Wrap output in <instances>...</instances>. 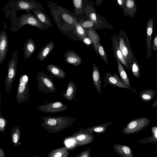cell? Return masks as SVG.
<instances>
[{"label": "cell", "instance_id": "7402d4cb", "mask_svg": "<svg viewBox=\"0 0 157 157\" xmlns=\"http://www.w3.org/2000/svg\"><path fill=\"white\" fill-rule=\"evenodd\" d=\"M92 80L94 88L99 94H101L100 72L98 67L94 63H93L92 69Z\"/></svg>", "mask_w": 157, "mask_h": 157}, {"label": "cell", "instance_id": "7c38bea8", "mask_svg": "<svg viewBox=\"0 0 157 157\" xmlns=\"http://www.w3.org/2000/svg\"><path fill=\"white\" fill-rule=\"evenodd\" d=\"M104 83L105 85H109L120 88H126L132 90L136 93V89L129 87L124 84L115 73L112 75L108 72L105 73Z\"/></svg>", "mask_w": 157, "mask_h": 157}, {"label": "cell", "instance_id": "52a82bcc", "mask_svg": "<svg viewBox=\"0 0 157 157\" xmlns=\"http://www.w3.org/2000/svg\"><path fill=\"white\" fill-rule=\"evenodd\" d=\"M29 80L28 75L25 74L22 75L19 80L16 97V101L19 104L27 101L29 98Z\"/></svg>", "mask_w": 157, "mask_h": 157}, {"label": "cell", "instance_id": "f35d334b", "mask_svg": "<svg viewBox=\"0 0 157 157\" xmlns=\"http://www.w3.org/2000/svg\"><path fill=\"white\" fill-rule=\"evenodd\" d=\"M152 50L157 51V33L155 34L152 42Z\"/></svg>", "mask_w": 157, "mask_h": 157}, {"label": "cell", "instance_id": "277c9868", "mask_svg": "<svg viewBox=\"0 0 157 157\" xmlns=\"http://www.w3.org/2000/svg\"><path fill=\"white\" fill-rule=\"evenodd\" d=\"M44 10V7L40 3L34 0H10L2 12L7 11L13 13L19 10H25L27 13H29L31 11Z\"/></svg>", "mask_w": 157, "mask_h": 157}, {"label": "cell", "instance_id": "836d02e7", "mask_svg": "<svg viewBox=\"0 0 157 157\" xmlns=\"http://www.w3.org/2000/svg\"><path fill=\"white\" fill-rule=\"evenodd\" d=\"M75 8V13L77 14L82 13L83 11V0H72Z\"/></svg>", "mask_w": 157, "mask_h": 157}, {"label": "cell", "instance_id": "ac0fdd59", "mask_svg": "<svg viewBox=\"0 0 157 157\" xmlns=\"http://www.w3.org/2000/svg\"><path fill=\"white\" fill-rule=\"evenodd\" d=\"M93 5L87 4L83 10L87 15L88 19L93 21L96 25L97 29L99 28L102 24V21L100 19L98 20L97 14L93 8Z\"/></svg>", "mask_w": 157, "mask_h": 157}, {"label": "cell", "instance_id": "1f68e13d", "mask_svg": "<svg viewBox=\"0 0 157 157\" xmlns=\"http://www.w3.org/2000/svg\"><path fill=\"white\" fill-rule=\"evenodd\" d=\"M66 147H63L59 148L53 149L50 151L48 154V157H63L64 154L68 150Z\"/></svg>", "mask_w": 157, "mask_h": 157}, {"label": "cell", "instance_id": "ba28073f", "mask_svg": "<svg viewBox=\"0 0 157 157\" xmlns=\"http://www.w3.org/2000/svg\"><path fill=\"white\" fill-rule=\"evenodd\" d=\"M36 78L39 91L46 93H53L56 91L54 83L51 76L39 71L37 73Z\"/></svg>", "mask_w": 157, "mask_h": 157}, {"label": "cell", "instance_id": "4fadbf2b", "mask_svg": "<svg viewBox=\"0 0 157 157\" xmlns=\"http://www.w3.org/2000/svg\"><path fill=\"white\" fill-rule=\"evenodd\" d=\"M118 39V36L115 34H114L111 38L114 57L116 60L118 59L126 69L130 70L128 64L124 59L120 50Z\"/></svg>", "mask_w": 157, "mask_h": 157}, {"label": "cell", "instance_id": "6da1fadb", "mask_svg": "<svg viewBox=\"0 0 157 157\" xmlns=\"http://www.w3.org/2000/svg\"><path fill=\"white\" fill-rule=\"evenodd\" d=\"M51 15L58 28L63 33L74 28L73 16L67 10L49 0H46Z\"/></svg>", "mask_w": 157, "mask_h": 157}, {"label": "cell", "instance_id": "3957f363", "mask_svg": "<svg viewBox=\"0 0 157 157\" xmlns=\"http://www.w3.org/2000/svg\"><path fill=\"white\" fill-rule=\"evenodd\" d=\"M41 124L48 132L51 133L59 132L65 128L71 126L76 118L65 116L43 117Z\"/></svg>", "mask_w": 157, "mask_h": 157}, {"label": "cell", "instance_id": "30bf717a", "mask_svg": "<svg viewBox=\"0 0 157 157\" xmlns=\"http://www.w3.org/2000/svg\"><path fill=\"white\" fill-rule=\"evenodd\" d=\"M150 121V120L145 117L133 120L124 128L122 133L125 134L136 133L147 126Z\"/></svg>", "mask_w": 157, "mask_h": 157}, {"label": "cell", "instance_id": "2e32d148", "mask_svg": "<svg viewBox=\"0 0 157 157\" xmlns=\"http://www.w3.org/2000/svg\"><path fill=\"white\" fill-rule=\"evenodd\" d=\"M64 56L65 62L68 64L78 67L82 63L81 57L73 51H67L65 52Z\"/></svg>", "mask_w": 157, "mask_h": 157}, {"label": "cell", "instance_id": "cb8c5ba5", "mask_svg": "<svg viewBox=\"0 0 157 157\" xmlns=\"http://www.w3.org/2000/svg\"><path fill=\"white\" fill-rule=\"evenodd\" d=\"M67 88L66 92H63V95L68 101L72 100L75 98L77 87L73 82L70 81L69 82Z\"/></svg>", "mask_w": 157, "mask_h": 157}, {"label": "cell", "instance_id": "4dcf8cb0", "mask_svg": "<svg viewBox=\"0 0 157 157\" xmlns=\"http://www.w3.org/2000/svg\"><path fill=\"white\" fill-rule=\"evenodd\" d=\"M86 36L91 40L93 45L98 43L100 41L99 36L93 27L86 28Z\"/></svg>", "mask_w": 157, "mask_h": 157}, {"label": "cell", "instance_id": "8fae6325", "mask_svg": "<svg viewBox=\"0 0 157 157\" xmlns=\"http://www.w3.org/2000/svg\"><path fill=\"white\" fill-rule=\"evenodd\" d=\"M68 107L60 102H52L45 105H38L37 109L41 112L49 113H55L66 110Z\"/></svg>", "mask_w": 157, "mask_h": 157}, {"label": "cell", "instance_id": "9a60e30c", "mask_svg": "<svg viewBox=\"0 0 157 157\" xmlns=\"http://www.w3.org/2000/svg\"><path fill=\"white\" fill-rule=\"evenodd\" d=\"M8 48V39L4 27L0 33V65L6 59Z\"/></svg>", "mask_w": 157, "mask_h": 157}, {"label": "cell", "instance_id": "f1b7e54d", "mask_svg": "<svg viewBox=\"0 0 157 157\" xmlns=\"http://www.w3.org/2000/svg\"><path fill=\"white\" fill-rule=\"evenodd\" d=\"M95 51L105 63L107 65H108V55L106 52L102 45L99 42L98 44L94 45Z\"/></svg>", "mask_w": 157, "mask_h": 157}, {"label": "cell", "instance_id": "7a4b0ae2", "mask_svg": "<svg viewBox=\"0 0 157 157\" xmlns=\"http://www.w3.org/2000/svg\"><path fill=\"white\" fill-rule=\"evenodd\" d=\"M5 12L6 17H10L11 20L10 28L11 32H17L26 25L36 27L42 30L49 29V27L40 21L35 15L30 13L23 14L17 18L16 12L11 13L7 11Z\"/></svg>", "mask_w": 157, "mask_h": 157}, {"label": "cell", "instance_id": "83f0119b", "mask_svg": "<svg viewBox=\"0 0 157 157\" xmlns=\"http://www.w3.org/2000/svg\"><path fill=\"white\" fill-rule=\"evenodd\" d=\"M21 134V130L18 126L14 127L12 129L10 138L12 143L14 146H18Z\"/></svg>", "mask_w": 157, "mask_h": 157}, {"label": "cell", "instance_id": "e575fe53", "mask_svg": "<svg viewBox=\"0 0 157 157\" xmlns=\"http://www.w3.org/2000/svg\"><path fill=\"white\" fill-rule=\"evenodd\" d=\"M133 75L136 78L140 76V70L139 63L135 56L133 61L132 69Z\"/></svg>", "mask_w": 157, "mask_h": 157}, {"label": "cell", "instance_id": "e0dca14e", "mask_svg": "<svg viewBox=\"0 0 157 157\" xmlns=\"http://www.w3.org/2000/svg\"><path fill=\"white\" fill-rule=\"evenodd\" d=\"M123 12L126 16L134 17L137 11V6L134 0H125Z\"/></svg>", "mask_w": 157, "mask_h": 157}, {"label": "cell", "instance_id": "484cf974", "mask_svg": "<svg viewBox=\"0 0 157 157\" xmlns=\"http://www.w3.org/2000/svg\"><path fill=\"white\" fill-rule=\"evenodd\" d=\"M38 19L42 23L47 25L51 28L52 27L49 17L42 10H33V11Z\"/></svg>", "mask_w": 157, "mask_h": 157}, {"label": "cell", "instance_id": "d4e9b609", "mask_svg": "<svg viewBox=\"0 0 157 157\" xmlns=\"http://www.w3.org/2000/svg\"><path fill=\"white\" fill-rule=\"evenodd\" d=\"M74 22V32L77 36L81 40L87 36L86 28L83 27L81 25L77 22L75 18L73 16Z\"/></svg>", "mask_w": 157, "mask_h": 157}, {"label": "cell", "instance_id": "603a6c76", "mask_svg": "<svg viewBox=\"0 0 157 157\" xmlns=\"http://www.w3.org/2000/svg\"><path fill=\"white\" fill-rule=\"evenodd\" d=\"M46 67L52 78L55 77L60 79L65 78L66 76L65 72L57 66L49 64L47 65Z\"/></svg>", "mask_w": 157, "mask_h": 157}, {"label": "cell", "instance_id": "f546056e", "mask_svg": "<svg viewBox=\"0 0 157 157\" xmlns=\"http://www.w3.org/2000/svg\"><path fill=\"white\" fill-rule=\"evenodd\" d=\"M116 60L117 63L118 71L121 80L124 84L131 88L129 78L122 64L118 59Z\"/></svg>", "mask_w": 157, "mask_h": 157}, {"label": "cell", "instance_id": "4316f807", "mask_svg": "<svg viewBox=\"0 0 157 157\" xmlns=\"http://www.w3.org/2000/svg\"><path fill=\"white\" fill-rule=\"evenodd\" d=\"M113 123L112 122H107L85 129L81 128L83 130L87 131L93 132H95L98 135L104 132L106 130L107 127Z\"/></svg>", "mask_w": 157, "mask_h": 157}, {"label": "cell", "instance_id": "ee69618b", "mask_svg": "<svg viewBox=\"0 0 157 157\" xmlns=\"http://www.w3.org/2000/svg\"><path fill=\"white\" fill-rule=\"evenodd\" d=\"M70 151H71V150H69L68 151H67V152L63 155V157H67L69 155V154Z\"/></svg>", "mask_w": 157, "mask_h": 157}, {"label": "cell", "instance_id": "5b68a950", "mask_svg": "<svg viewBox=\"0 0 157 157\" xmlns=\"http://www.w3.org/2000/svg\"><path fill=\"white\" fill-rule=\"evenodd\" d=\"M119 47L124 59L127 63L130 70L132 69L135 56L131 49L127 35L125 31L121 30L118 36Z\"/></svg>", "mask_w": 157, "mask_h": 157}, {"label": "cell", "instance_id": "9c48e42d", "mask_svg": "<svg viewBox=\"0 0 157 157\" xmlns=\"http://www.w3.org/2000/svg\"><path fill=\"white\" fill-rule=\"evenodd\" d=\"M74 140L76 147L92 142L94 139V132L82 130L81 128L74 132L70 136Z\"/></svg>", "mask_w": 157, "mask_h": 157}, {"label": "cell", "instance_id": "d590c367", "mask_svg": "<svg viewBox=\"0 0 157 157\" xmlns=\"http://www.w3.org/2000/svg\"><path fill=\"white\" fill-rule=\"evenodd\" d=\"M78 22L85 28L93 27L94 29H97L95 24L93 21L89 19L81 20Z\"/></svg>", "mask_w": 157, "mask_h": 157}, {"label": "cell", "instance_id": "f6af8a7d", "mask_svg": "<svg viewBox=\"0 0 157 157\" xmlns=\"http://www.w3.org/2000/svg\"><path fill=\"white\" fill-rule=\"evenodd\" d=\"M157 105V101H156V102L155 103V104H154V105Z\"/></svg>", "mask_w": 157, "mask_h": 157}, {"label": "cell", "instance_id": "d6986e66", "mask_svg": "<svg viewBox=\"0 0 157 157\" xmlns=\"http://www.w3.org/2000/svg\"><path fill=\"white\" fill-rule=\"evenodd\" d=\"M113 148L119 156L121 157H133L132 151L128 146L118 144H114Z\"/></svg>", "mask_w": 157, "mask_h": 157}, {"label": "cell", "instance_id": "8d00e7d4", "mask_svg": "<svg viewBox=\"0 0 157 157\" xmlns=\"http://www.w3.org/2000/svg\"><path fill=\"white\" fill-rule=\"evenodd\" d=\"M7 123V120L1 115V112L0 114V131L4 133L5 131Z\"/></svg>", "mask_w": 157, "mask_h": 157}, {"label": "cell", "instance_id": "8992f818", "mask_svg": "<svg viewBox=\"0 0 157 157\" xmlns=\"http://www.w3.org/2000/svg\"><path fill=\"white\" fill-rule=\"evenodd\" d=\"M18 50L16 49L13 53L7 65V75L5 81V91L9 93L12 88L13 80L16 77L17 70Z\"/></svg>", "mask_w": 157, "mask_h": 157}, {"label": "cell", "instance_id": "44dd1931", "mask_svg": "<svg viewBox=\"0 0 157 157\" xmlns=\"http://www.w3.org/2000/svg\"><path fill=\"white\" fill-rule=\"evenodd\" d=\"M54 43L52 41L44 45L37 54V59L41 61L44 60L54 48Z\"/></svg>", "mask_w": 157, "mask_h": 157}, {"label": "cell", "instance_id": "ffe728a7", "mask_svg": "<svg viewBox=\"0 0 157 157\" xmlns=\"http://www.w3.org/2000/svg\"><path fill=\"white\" fill-rule=\"evenodd\" d=\"M36 46L33 40L29 38L26 40L23 47L24 57L25 59L29 58L34 53Z\"/></svg>", "mask_w": 157, "mask_h": 157}, {"label": "cell", "instance_id": "5bb4252c", "mask_svg": "<svg viewBox=\"0 0 157 157\" xmlns=\"http://www.w3.org/2000/svg\"><path fill=\"white\" fill-rule=\"evenodd\" d=\"M153 20L150 18L147 21L146 26V50L147 58H151L152 55L151 39L153 31Z\"/></svg>", "mask_w": 157, "mask_h": 157}, {"label": "cell", "instance_id": "ab89813d", "mask_svg": "<svg viewBox=\"0 0 157 157\" xmlns=\"http://www.w3.org/2000/svg\"><path fill=\"white\" fill-rule=\"evenodd\" d=\"M117 1L119 6L123 10L124 6L125 0H117Z\"/></svg>", "mask_w": 157, "mask_h": 157}, {"label": "cell", "instance_id": "7bdbcfd3", "mask_svg": "<svg viewBox=\"0 0 157 157\" xmlns=\"http://www.w3.org/2000/svg\"><path fill=\"white\" fill-rule=\"evenodd\" d=\"M5 154L2 148L0 147V157H5Z\"/></svg>", "mask_w": 157, "mask_h": 157}, {"label": "cell", "instance_id": "60d3db41", "mask_svg": "<svg viewBox=\"0 0 157 157\" xmlns=\"http://www.w3.org/2000/svg\"><path fill=\"white\" fill-rule=\"evenodd\" d=\"M82 40L84 43L87 44H89L91 43H92L91 40L87 36L84 38Z\"/></svg>", "mask_w": 157, "mask_h": 157}, {"label": "cell", "instance_id": "d6a6232c", "mask_svg": "<svg viewBox=\"0 0 157 157\" xmlns=\"http://www.w3.org/2000/svg\"><path fill=\"white\" fill-rule=\"evenodd\" d=\"M155 92L153 90L146 89L141 92L140 96L143 99L149 100L155 96Z\"/></svg>", "mask_w": 157, "mask_h": 157}, {"label": "cell", "instance_id": "b9f144b4", "mask_svg": "<svg viewBox=\"0 0 157 157\" xmlns=\"http://www.w3.org/2000/svg\"><path fill=\"white\" fill-rule=\"evenodd\" d=\"M103 0H97L94 3V5L97 6H99L101 5L102 3Z\"/></svg>", "mask_w": 157, "mask_h": 157}, {"label": "cell", "instance_id": "74e56055", "mask_svg": "<svg viewBox=\"0 0 157 157\" xmlns=\"http://www.w3.org/2000/svg\"><path fill=\"white\" fill-rule=\"evenodd\" d=\"M76 157H90V149L88 148L85 150L81 151L76 156Z\"/></svg>", "mask_w": 157, "mask_h": 157}]
</instances>
